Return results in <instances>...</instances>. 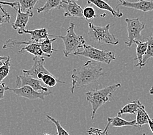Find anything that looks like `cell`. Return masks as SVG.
<instances>
[{
  "label": "cell",
  "mask_w": 153,
  "mask_h": 135,
  "mask_svg": "<svg viewBox=\"0 0 153 135\" xmlns=\"http://www.w3.org/2000/svg\"><path fill=\"white\" fill-rule=\"evenodd\" d=\"M8 57L9 56H7V57H1V56H0V65H1L3 63V61H5L7 59H8Z\"/></svg>",
  "instance_id": "obj_32"
},
{
  "label": "cell",
  "mask_w": 153,
  "mask_h": 135,
  "mask_svg": "<svg viewBox=\"0 0 153 135\" xmlns=\"http://www.w3.org/2000/svg\"><path fill=\"white\" fill-rule=\"evenodd\" d=\"M20 5L21 11L26 13H32L35 5L39 0H16Z\"/></svg>",
  "instance_id": "obj_21"
},
{
  "label": "cell",
  "mask_w": 153,
  "mask_h": 135,
  "mask_svg": "<svg viewBox=\"0 0 153 135\" xmlns=\"http://www.w3.org/2000/svg\"><path fill=\"white\" fill-rule=\"evenodd\" d=\"M46 117L49 120H50L52 123H53L54 125H56L57 129V135H70L67 131L61 126L59 120H56L55 118H53L52 116H50L48 114L46 115Z\"/></svg>",
  "instance_id": "obj_27"
},
{
  "label": "cell",
  "mask_w": 153,
  "mask_h": 135,
  "mask_svg": "<svg viewBox=\"0 0 153 135\" xmlns=\"http://www.w3.org/2000/svg\"><path fill=\"white\" fill-rule=\"evenodd\" d=\"M33 64L31 68L29 70H23V75L41 81L43 75L52 74V73H50L45 67V58L42 57H34L33 58Z\"/></svg>",
  "instance_id": "obj_7"
},
{
  "label": "cell",
  "mask_w": 153,
  "mask_h": 135,
  "mask_svg": "<svg viewBox=\"0 0 153 135\" xmlns=\"http://www.w3.org/2000/svg\"><path fill=\"white\" fill-rule=\"evenodd\" d=\"M57 38L54 37L53 38H47L42 42H40V46H41V49L42 52L46 55H48L49 58L52 57L53 52L54 51H57L56 49L53 48V43L55 42Z\"/></svg>",
  "instance_id": "obj_20"
},
{
  "label": "cell",
  "mask_w": 153,
  "mask_h": 135,
  "mask_svg": "<svg viewBox=\"0 0 153 135\" xmlns=\"http://www.w3.org/2000/svg\"><path fill=\"white\" fill-rule=\"evenodd\" d=\"M19 35L28 34L31 36L30 41L33 42L40 43L45 40L48 38L50 35L48 33V30L46 28L36 29L34 30H25L22 31L18 32Z\"/></svg>",
  "instance_id": "obj_13"
},
{
  "label": "cell",
  "mask_w": 153,
  "mask_h": 135,
  "mask_svg": "<svg viewBox=\"0 0 153 135\" xmlns=\"http://www.w3.org/2000/svg\"><path fill=\"white\" fill-rule=\"evenodd\" d=\"M108 1H110V0H108ZM119 1H121V2L122 3V2H123V1H126V0H119Z\"/></svg>",
  "instance_id": "obj_34"
},
{
  "label": "cell",
  "mask_w": 153,
  "mask_h": 135,
  "mask_svg": "<svg viewBox=\"0 0 153 135\" xmlns=\"http://www.w3.org/2000/svg\"><path fill=\"white\" fill-rule=\"evenodd\" d=\"M24 52H27L33 55L34 57H48V55H46L42 52L41 49L40 43H35V42H30L28 44L25 45L22 48L19 53H23ZM49 58V57H48Z\"/></svg>",
  "instance_id": "obj_15"
},
{
  "label": "cell",
  "mask_w": 153,
  "mask_h": 135,
  "mask_svg": "<svg viewBox=\"0 0 153 135\" xmlns=\"http://www.w3.org/2000/svg\"><path fill=\"white\" fill-rule=\"evenodd\" d=\"M16 88L24 86H30L35 90L39 92H48V89L42 85V82L37 79L27 75H17L16 78Z\"/></svg>",
  "instance_id": "obj_9"
},
{
  "label": "cell",
  "mask_w": 153,
  "mask_h": 135,
  "mask_svg": "<svg viewBox=\"0 0 153 135\" xmlns=\"http://www.w3.org/2000/svg\"><path fill=\"white\" fill-rule=\"evenodd\" d=\"M83 50L79 51L76 53L74 55H79L87 57L94 61L98 63H104L110 64L111 62L115 60L116 57L115 54L112 52H107V51L101 50L97 49L93 46L85 44L83 46Z\"/></svg>",
  "instance_id": "obj_5"
},
{
  "label": "cell",
  "mask_w": 153,
  "mask_h": 135,
  "mask_svg": "<svg viewBox=\"0 0 153 135\" xmlns=\"http://www.w3.org/2000/svg\"><path fill=\"white\" fill-rule=\"evenodd\" d=\"M143 135H146V134H145V133H143Z\"/></svg>",
  "instance_id": "obj_36"
},
{
  "label": "cell",
  "mask_w": 153,
  "mask_h": 135,
  "mask_svg": "<svg viewBox=\"0 0 153 135\" xmlns=\"http://www.w3.org/2000/svg\"><path fill=\"white\" fill-rule=\"evenodd\" d=\"M111 24H107L104 27L97 26L92 22L89 23L88 36L91 41L100 44H110L117 46L119 44V41L111 34L110 30Z\"/></svg>",
  "instance_id": "obj_4"
},
{
  "label": "cell",
  "mask_w": 153,
  "mask_h": 135,
  "mask_svg": "<svg viewBox=\"0 0 153 135\" xmlns=\"http://www.w3.org/2000/svg\"><path fill=\"white\" fill-rule=\"evenodd\" d=\"M10 68V58L8 57V59L3 61V63L0 65V84L9 74Z\"/></svg>",
  "instance_id": "obj_25"
},
{
  "label": "cell",
  "mask_w": 153,
  "mask_h": 135,
  "mask_svg": "<svg viewBox=\"0 0 153 135\" xmlns=\"http://www.w3.org/2000/svg\"><path fill=\"white\" fill-rule=\"evenodd\" d=\"M75 24L71 22L70 25L67 30V33L65 36L50 35L56 38L62 39L64 43L63 53L65 57H68L79 52V49L83 48L85 44V41L82 36H78L74 31Z\"/></svg>",
  "instance_id": "obj_3"
},
{
  "label": "cell",
  "mask_w": 153,
  "mask_h": 135,
  "mask_svg": "<svg viewBox=\"0 0 153 135\" xmlns=\"http://www.w3.org/2000/svg\"><path fill=\"white\" fill-rule=\"evenodd\" d=\"M147 42L148 47L147 52L145 53L143 58V60H142V63L140 66V69H141L143 66H145V64H147V61L151 59V58H153V35L150 36L147 38Z\"/></svg>",
  "instance_id": "obj_23"
},
{
  "label": "cell",
  "mask_w": 153,
  "mask_h": 135,
  "mask_svg": "<svg viewBox=\"0 0 153 135\" xmlns=\"http://www.w3.org/2000/svg\"><path fill=\"white\" fill-rule=\"evenodd\" d=\"M106 16L105 13L101 15H96L95 10L92 7H87L83 9V16L86 20H93L95 18H104Z\"/></svg>",
  "instance_id": "obj_26"
},
{
  "label": "cell",
  "mask_w": 153,
  "mask_h": 135,
  "mask_svg": "<svg viewBox=\"0 0 153 135\" xmlns=\"http://www.w3.org/2000/svg\"><path fill=\"white\" fill-rule=\"evenodd\" d=\"M41 81L43 83H45V85H46L50 88H52V87H54L57 83H63L65 84V82L60 81L58 79H57L55 76L53 75V74H45L43 75L42 78L41 79Z\"/></svg>",
  "instance_id": "obj_24"
},
{
  "label": "cell",
  "mask_w": 153,
  "mask_h": 135,
  "mask_svg": "<svg viewBox=\"0 0 153 135\" xmlns=\"http://www.w3.org/2000/svg\"><path fill=\"white\" fill-rule=\"evenodd\" d=\"M105 72L101 64L93 60H89L82 66L73 69L71 75V93L74 94L75 89L83 88L96 82Z\"/></svg>",
  "instance_id": "obj_1"
},
{
  "label": "cell",
  "mask_w": 153,
  "mask_h": 135,
  "mask_svg": "<svg viewBox=\"0 0 153 135\" xmlns=\"http://www.w3.org/2000/svg\"><path fill=\"white\" fill-rule=\"evenodd\" d=\"M147 120H148V124H149V126L150 127V129L152 131V133L153 134V119H152L149 115L147 113Z\"/></svg>",
  "instance_id": "obj_31"
},
{
  "label": "cell",
  "mask_w": 153,
  "mask_h": 135,
  "mask_svg": "<svg viewBox=\"0 0 153 135\" xmlns=\"http://www.w3.org/2000/svg\"><path fill=\"white\" fill-rule=\"evenodd\" d=\"M147 112L145 110V107L142 105L141 108L137 111L136 113V125L141 129V127L143 126L145 124L148 123L147 120Z\"/></svg>",
  "instance_id": "obj_22"
},
{
  "label": "cell",
  "mask_w": 153,
  "mask_h": 135,
  "mask_svg": "<svg viewBox=\"0 0 153 135\" xmlns=\"http://www.w3.org/2000/svg\"><path fill=\"white\" fill-rule=\"evenodd\" d=\"M63 1V0H46L42 7L37 9V13H48L54 9H60L61 2Z\"/></svg>",
  "instance_id": "obj_19"
},
{
  "label": "cell",
  "mask_w": 153,
  "mask_h": 135,
  "mask_svg": "<svg viewBox=\"0 0 153 135\" xmlns=\"http://www.w3.org/2000/svg\"><path fill=\"white\" fill-rule=\"evenodd\" d=\"M6 91V86L4 83L0 84V100H1L4 97L5 92Z\"/></svg>",
  "instance_id": "obj_30"
},
{
  "label": "cell",
  "mask_w": 153,
  "mask_h": 135,
  "mask_svg": "<svg viewBox=\"0 0 153 135\" xmlns=\"http://www.w3.org/2000/svg\"><path fill=\"white\" fill-rule=\"evenodd\" d=\"M134 42L136 44V57L134 60H137L138 62L136 64L134 65V67H140L142 63V60H143V58L147 52L148 42L147 41L142 42L141 41H138V40L135 41Z\"/></svg>",
  "instance_id": "obj_16"
},
{
  "label": "cell",
  "mask_w": 153,
  "mask_h": 135,
  "mask_svg": "<svg viewBox=\"0 0 153 135\" xmlns=\"http://www.w3.org/2000/svg\"><path fill=\"white\" fill-rule=\"evenodd\" d=\"M142 104L140 100H135L130 103L126 104L123 108L120 109L117 113V116L121 117L122 114H136L137 111L141 108Z\"/></svg>",
  "instance_id": "obj_17"
},
{
  "label": "cell",
  "mask_w": 153,
  "mask_h": 135,
  "mask_svg": "<svg viewBox=\"0 0 153 135\" xmlns=\"http://www.w3.org/2000/svg\"><path fill=\"white\" fill-rule=\"evenodd\" d=\"M76 1H77V0H76Z\"/></svg>",
  "instance_id": "obj_38"
},
{
  "label": "cell",
  "mask_w": 153,
  "mask_h": 135,
  "mask_svg": "<svg viewBox=\"0 0 153 135\" xmlns=\"http://www.w3.org/2000/svg\"><path fill=\"white\" fill-rule=\"evenodd\" d=\"M0 135H2V134H1V133H0Z\"/></svg>",
  "instance_id": "obj_37"
},
{
  "label": "cell",
  "mask_w": 153,
  "mask_h": 135,
  "mask_svg": "<svg viewBox=\"0 0 153 135\" xmlns=\"http://www.w3.org/2000/svg\"><path fill=\"white\" fill-rule=\"evenodd\" d=\"M10 19H11V17L10 14L6 11L1 5H0V25L5 24H9Z\"/></svg>",
  "instance_id": "obj_29"
},
{
  "label": "cell",
  "mask_w": 153,
  "mask_h": 135,
  "mask_svg": "<svg viewBox=\"0 0 153 135\" xmlns=\"http://www.w3.org/2000/svg\"><path fill=\"white\" fill-rule=\"evenodd\" d=\"M6 90L11 91L16 96L26 98L28 100H45V97L49 95L52 94V92H39L32 89L30 86H24L20 88L10 89L8 86H6Z\"/></svg>",
  "instance_id": "obj_8"
},
{
  "label": "cell",
  "mask_w": 153,
  "mask_h": 135,
  "mask_svg": "<svg viewBox=\"0 0 153 135\" xmlns=\"http://www.w3.org/2000/svg\"><path fill=\"white\" fill-rule=\"evenodd\" d=\"M119 7H127V8H131L143 13H147L153 10V1H148V0H137V1L131 2L126 0L116 5L115 10L117 11H119L118 9Z\"/></svg>",
  "instance_id": "obj_11"
},
{
  "label": "cell",
  "mask_w": 153,
  "mask_h": 135,
  "mask_svg": "<svg viewBox=\"0 0 153 135\" xmlns=\"http://www.w3.org/2000/svg\"><path fill=\"white\" fill-rule=\"evenodd\" d=\"M87 3L89 5H94L101 10H104L110 12L113 16L115 18H120L123 16L122 13H120L119 11L113 9V7L104 0H87Z\"/></svg>",
  "instance_id": "obj_14"
},
{
  "label": "cell",
  "mask_w": 153,
  "mask_h": 135,
  "mask_svg": "<svg viewBox=\"0 0 153 135\" xmlns=\"http://www.w3.org/2000/svg\"><path fill=\"white\" fill-rule=\"evenodd\" d=\"M61 9L64 10L65 17H76L83 19V9L74 1L63 0L60 6V9Z\"/></svg>",
  "instance_id": "obj_10"
},
{
  "label": "cell",
  "mask_w": 153,
  "mask_h": 135,
  "mask_svg": "<svg viewBox=\"0 0 153 135\" xmlns=\"http://www.w3.org/2000/svg\"><path fill=\"white\" fill-rule=\"evenodd\" d=\"M125 21L127 24L128 39L125 44L128 47H131L137 39L143 38L141 32L145 28V24L139 18H126Z\"/></svg>",
  "instance_id": "obj_6"
},
{
  "label": "cell",
  "mask_w": 153,
  "mask_h": 135,
  "mask_svg": "<svg viewBox=\"0 0 153 135\" xmlns=\"http://www.w3.org/2000/svg\"><path fill=\"white\" fill-rule=\"evenodd\" d=\"M17 14L16 20L12 24V27L14 30H17L18 32L22 31L25 30V27L28 23L30 18L33 16V13H26L21 11L20 5L18 3Z\"/></svg>",
  "instance_id": "obj_12"
},
{
  "label": "cell",
  "mask_w": 153,
  "mask_h": 135,
  "mask_svg": "<svg viewBox=\"0 0 153 135\" xmlns=\"http://www.w3.org/2000/svg\"><path fill=\"white\" fill-rule=\"evenodd\" d=\"M110 126V123L108 122L104 130L95 128V127H90L89 130H87V133L88 135H108L109 127Z\"/></svg>",
  "instance_id": "obj_28"
},
{
  "label": "cell",
  "mask_w": 153,
  "mask_h": 135,
  "mask_svg": "<svg viewBox=\"0 0 153 135\" xmlns=\"http://www.w3.org/2000/svg\"><path fill=\"white\" fill-rule=\"evenodd\" d=\"M149 94L152 95V96H153V86H152L151 89H150V90H149Z\"/></svg>",
  "instance_id": "obj_33"
},
{
  "label": "cell",
  "mask_w": 153,
  "mask_h": 135,
  "mask_svg": "<svg viewBox=\"0 0 153 135\" xmlns=\"http://www.w3.org/2000/svg\"><path fill=\"white\" fill-rule=\"evenodd\" d=\"M42 135H50V134H47V133H45V134H43Z\"/></svg>",
  "instance_id": "obj_35"
},
{
  "label": "cell",
  "mask_w": 153,
  "mask_h": 135,
  "mask_svg": "<svg viewBox=\"0 0 153 135\" xmlns=\"http://www.w3.org/2000/svg\"><path fill=\"white\" fill-rule=\"evenodd\" d=\"M121 86V83H115L103 89L93 90L85 93L87 101L92 106V120L94 119L98 109L110 101L114 92Z\"/></svg>",
  "instance_id": "obj_2"
},
{
  "label": "cell",
  "mask_w": 153,
  "mask_h": 135,
  "mask_svg": "<svg viewBox=\"0 0 153 135\" xmlns=\"http://www.w3.org/2000/svg\"><path fill=\"white\" fill-rule=\"evenodd\" d=\"M107 120L108 122L110 123V126L111 127H121L125 126H131L135 127L136 128H139L136 125V120H134L132 121H126V120L121 118V117H119L117 116H115V117H109Z\"/></svg>",
  "instance_id": "obj_18"
}]
</instances>
